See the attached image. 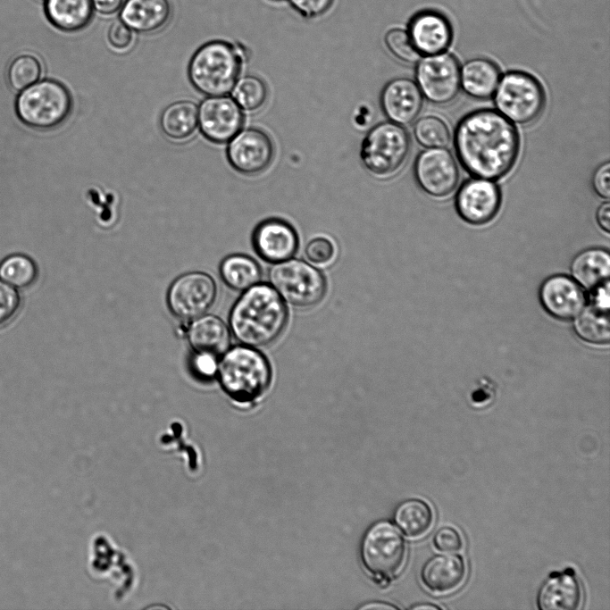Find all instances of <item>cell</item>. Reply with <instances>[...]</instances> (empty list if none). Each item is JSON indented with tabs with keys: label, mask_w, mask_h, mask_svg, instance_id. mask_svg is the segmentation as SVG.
Listing matches in <instances>:
<instances>
[{
	"label": "cell",
	"mask_w": 610,
	"mask_h": 610,
	"mask_svg": "<svg viewBox=\"0 0 610 610\" xmlns=\"http://www.w3.org/2000/svg\"><path fill=\"white\" fill-rule=\"evenodd\" d=\"M380 104L389 121L403 126L412 123L420 114L423 96L415 81L409 78H396L383 87Z\"/></svg>",
	"instance_id": "obj_18"
},
{
	"label": "cell",
	"mask_w": 610,
	"mask_h": 610,
	"mask_svg": "<svg viewBox=\"0 0 610 610\" xmlns=\"http://www.w3.org/2000/svg\"><path fill=\"white\" fill-rule=\"evenodd\" d=\"M120 10V20L142 34L163 29L171 18L169 0H125Z\"/></svg>",
	"instance_id": "obj_21"
},
{
	"label": "cell",
	"mask_w": 610,
	"mask_h": 610,
	"mask_svg": "<svg viewBox=\"0 0 610 610\" xmlns=\"http://www.w3.org/2000/svg\"><path fill=\"white\" fill-rule=\"evenodd\" d=\"M418 187L427 195L442 198L449 196L459 182V169L451 152L444 147L421 151L414 163Z\"/></svg>",
	"instance_id": "obj_12"
},
{
	"label": "cell",
	"mask_w": 610,
	"mask_h": 610,
	"mask_svg": "<svg viewBox=\"0 0 610 610\" xmlns=\"http://www.w3.org/2000/svg\"><path fill=\"white\" fill-rule=\"evenodd\" d=\"M198 124V108L191 101L180 100L166 106L160 116L162 132L173 140L189 138Z\"/></svg>",
	"instance_id": "obj_27"
},
{
	"label": "cell",
	"mask_w": 610,
	"mask_h": 610,
	"mask_svg": "<svg viewBox=\"0 0 610 610\" xmlns=\"http://www.w3.org/2000/svg\"><path fill=\"white\" fill-rule=\"evenodd\" d=\"M220 276L231 289L245 291L260 282L262 271L257 262L242 254L226 256L220 263Z\"/></svg>",
	"instance_id": "obj_29"
},
{
	"label": "cell",
	"mask_w": 610,
	"mask_h": 610,
	"mask_svg": "<svg viewBox=\"0 0 610 610\" xmlns=\"http://www.w3.org/2000/svg\"><path fill=\"white\" fill-rule=\"evenodd\" d=\"M15 109L21 121L29 127L49 130L70 116L73 101L69 89L54 79L37 81L20 91Z\"/></svg>",
	"instance_id": "obj_5"
},
{
	"label": "cell",
	"mask_w": 610,
	"mask_h": 610,
	"mask_svg": "<svg viewBox=\"0 0 610 610\" xmlns=\"http://www.w3.org/2000/svg\"><path fill=\"white\" fill-rule=\"evenodd\" d=\"M361 556L365 568L372 575L382 580L391 579L403 566L405 540L391 523L378 522L365 533Z\"/></svg>",
	"instance_id": "obj_9"
},
{
	"label": "cell",
	"mask_w": 610,
	"mask_h": 610,
	"mask_svg": "<svg viewBox=\"0 0 610 610\" xmlns=\"http://www.w3.org/2000/svg\"><path fill=\"white\" fill-rule=\"evenodd\" d=\"M573 319V330L581 340L592 345L608 344L609 308L589 302Z\"/></svg>",
	"instance_id": "obj_28"
},
{
	"label": "cell",
	"mask_w": 610,
	"mask_h": 610,
	"mask_svg": "<svg viewBox=\"0 0 610 610\" xmlns=\"http://www.w3.org/2000/svg\"><path fill=\"white\" fill-rule=\"evenodd\" d=\"M570 270L572 278L581 288L590 291L608 282L609 252L601 247L582 250L573 257Z\"/></svg>",
	"instance_id": "obj_25"
},
{
	"label": "cell",
	"mask_w": 610,
	"mask_h": 610,
	"mask_svg": "<svg viewBox=\"0 0 610 610\" xmlns=\"http://www.w3.org/2000/svg\"><path fill=\"white\" fill-rule=\"evenodd\" d=\"M21 305L18 290L0 280V328L15 317Z\"/></svg>",
	"instance_id": "obj_36"
},
{
	"label": "cell",
	"mask_w": 610,
	"mask_h": 610,
	"mask_svg": "<svg viewBox=\"0 0 610 610\" xmlns=\"http://www.w3.org/2000/svg\"><path fill=\"white\" fill-rule=\"evenodd\" d=\"M466 575V567L461 556L436 555L430 557L421 572L422 583L436 593H446L457 589Z\"/></svg>",
	"instance_id": "obj_23"
},
{
	"label": "cell",
	"mask_w": 610,
	"mask_h": 610,
	"mask_svg": "<svg viewBox=\"0 0 610 610\" xmlns=\"http://www.w3.org/2000/svg\"><path fill=\"white\" fill-rule=\"evenodd\" d=\"M124 0H91L94 10L103 15H111L118 12Z\"/></svg>",
	"instance_id": "obj_43"
},
{
	"label": "cell",
	"mask_w": 610,
	"mask_h": 610,
	"mask_svg": "<svg viewBox=\"0 0 610 610\" xmlns=\"http://www.w3.org/2000/svg\"><path fill=\"white\" fill-rule=\"evenodd\" d=\"M41 1H45V0H41Z\"/></svg>",
	"instance_id": "obj_47"
},
{
	"label": "cell",
	"mask_w": 610,
	"mask_h": 610,
	"mask_svg": "<svg viewBox=\"0 0 610 610\" xmlns=\"http://www.w3.org/2000/svg\"><path fill=\"white\" fill-rule=\"evenodd\" d=\"M500 80V70L491 60L473 58L460 68V86L468 96L476 99L491 97Z\"/></svg>",
	"instance_id": "obj_24"
},
{
	"label": "cell",
	"mask_w": 610,
	"mask_h": 610,
	"mask_svg": "<svg viewBox=\"0 0 610 610\" xmlns=\"http://www.w3.org/2000/svg\"><path fill=\"white\" fill-rule=\"evenodd\" d=\"M596 220L602 230L610 231V204L605 202L599 205L596 213Z\"/></svg>",
	"instance_id": "obj_44"
},
{
	"label": "cell",
	"mask_w": 610,
	"mask_h": 610,
	"mask_svg": "<svg viewBox=\"0 0 610 610\" xmlns=\"http://www.w3.org/2000/svg\"><path fill=\"white\" fill-rule=\"evenodd\" d=\"M216 297V283L208 273L189 272L180 275L171 283L166 303L176 318L191 321L206 313Z\"/></svg>",
	"instance_id": "obj_10"
},
{
	"label": "cell",
	"mask_w": 610,
	"mask_h": 610,
	"mask_svg": "<svg viewBox=\"0 0 610 610\" xmlns=\"http://www.w3.org/2000/svg\"><path fill=\"white\" fill-rule=\"evenodd\" d=\"M502 203L501 190L493 180L471 179L459 188L455 207L465 222L480 226L491 221L498 213Z\"/></svg>",
	"instance_id": "obj_13"
},
{
	"label": "cell",
	"mask_w": 610,
	"mask_h": 610,
	"mask_svg": "<svg viewBox=\"0 0 610 610\" xmlns=\"http://www.w3.org/2000/svg\"><path fill=\"white\" fill-rule=\"evenodd\" d=\"M187 340L192 352L221 356L230 345V330L218 316L203 314L191 320L187 330Z\"/></svg>",
	"instance_id": "obj_22"
},
{
	"label": "cell",
	"mask_w": 610,
	"mask_h": 610,
	"mask_svg": "<svg viewBox=\"0 0 610 610\" xmlns=\"http://www.w3.org/2000/svg\"><path fill=\"white\" fill-rule=\"evenodd\" d=\"M411 148L406 130L391 121L374 125L365 135L360 147L364 168L378 177L393 174L405 163Z\"/></svg>",
	"instance_id": "obj_7"
},
{
	"label": "cell",
	"mask_w": 610,
	"mask_h": 610,
	"mask_svg": "<svg viewBox=\"0 0 610 610\" xmlns=\"http://www.w3.org/2000/svg\"><path fill=\"white\" fill-rule=\"evenodd\" d=\"M432 520L431 508L425 501L418 498L402 502L395 514L397 526L409 538L423 535L430 529Z\"/></svg>",
	"instance_id": "obj_30"
},
{
	"label": "cell",
	"mask_w": 610,
	"mask_h": 610,
	"mask_svg": "<svg viewBox=\"0 0 610 610\" xmlns=\"http://www.w3.org/2000/svg\"><path fill=\"white\" fill-rule=\"evenodd\" d=\"M133 38V31L121 20L113 22L108 29L107 39L114 49H127L132 44Z\"/></svg>",
	"instance_id": "obj_40"
},
{
	"label": "cell",
	"mask_w": 610,
	"mask_h": 610,
	"mask_svg": "<svg viewBox=\"0 0 610 610\" xmlns=\"http://www.w3.org/2000/svg\"><path fill=\"white\" fill-rule=\"evenodd\" d=\"M407 32L421 55L443 53L452 40V30L447 20L434 12H422L410 21Z\"/></svg>",
	"instance_id": "obj_19"
},
{
	"label": "cell",
	"mask_w": 610,
	"mask_h": 610,
	"mask_svg": "<svg viewBox=\"0 0 610 610\" xmlns=\"http://www.w3.org/2000/svg\"><path fill=\"white\" fill-rule=\"evenodd\" d=\"M493 95L497 112L521 125L535 121L546 105L542 84L532 74L522 71L505 73Z\"/></svg>",
	"instance_id": "obj_6"
},
{
	"label": "cell",
	"mask_w": 610,
	"mask_h": 610,
	"mask_svg": "<svg viewBox=\"0 0 610 610\" xmlns=\"http://www.w3.org/2000/svg\"><path fill=\"white\" fill-rule=\"evenodd\" d=\"M592 187L597 196L608 199L610 196V163L600 164L593 173Z\"/></svg>",
	"instance_id": "obj_42"
},
{
	"label": "cell",
	"mask_w": 610,
	"mask_h": 610,
	"mask_svg": "<svg viewBox=\"0 0 610 610\" xmlns=\"http://www.w3.org/2000/svg\"><path fill=\"white\" fill-rule=\"evenodd\" d=\"M244 122L242 109L232 97L208 96L198 109V124L203 136L210 142H229Z\"/></svg>",
	"instance_id": "obj_15"
},
{
	"label": "cell",
	"mask_w": 610,
	"mask_h": 610,
	"mask_svg": "<svg viewBox=\"0 0 610 610\" xmlns=\"http://www.w3.org/2000/svg\"><path fill=\"white\" fill-rule=\"evenodd\" d=\"M385 45L395 57L407 63H417L422 56L414 46L407 30L403 29H389L385 35Z\"/></svg>",
	"instance_id": "obj_35"
},
{
	"label": "cell",
	"mask_w": 610,
	"mask_h": 610,
	"mask_svg": "<svg viewBox=\"0 0 610 610\" xmlns=\"http://www.w3.org/2000/svg\"><path fill=\"white\" fill-rule=\"evenodd\" d=\"M226 155L230 166L244 175H256L271 164L274 155L272 139L257 128L241 129L230 141Z\"/></svg>",
	"instance_id": "obj_14"
},
{
	"label": "cell",
	"mask_w": 610,
	"mask_h": 610,
	"mask_svg": "<svg viewBox=\"0 0 610 610\" xmlns=\"http://www.w3.org/2000/svg\"><path fill=\"white\" fill-rule=\"evenodd\" d=\"M433 544L439 551L453 553L461 550L463 540L455 528L444 526L436 531L433 537Z\"/></svg>",
	"instance_id": "obj_39"
},
{
	"label": "cell",
	"mask_w": 610,
	"mask_h": 610,
	"mask_svg": "<svg viewBox=\"0 0 610 610\" xmlns=\"http://www.w3.org/2000/svg\"><path fill=\"white\" fill-rule=\"evenodd\" d=\"M288 313L278 292L266 283L243 291L230 309L229 329L242 345L265 347L286 328Z\"/></svg>",
	"instance_id": "obj_2"
},
{
	"label": "cell",
	"mask_w": 610,
	"mask_h": 610,
	"mask_svg": "<svg viewBox=\"0 0 610 610\" xmlns=\"http://www.w3.org/2000/svg\"><path fill=\"white\" fill-rule=\"evenodd\" d=\"M582 599L581 584L572 568L551 572L541 584L537 595L540 610H574Z\"/></svg>",
	"instance_id": "obj_20"
},
{
	"label": "cell",
	"mask_w": 610,
	"mask_h": 610,
	"mask_svg": "<svg viewBox=\"0 0 610 610\" xmlns=\"http://www.w3.org/2000/svg\"><path fill=\"white\" fill-rule=\"evenodd\" d=\"M247 58L245 48L224 40L202 45L192 55L188 76L191 85L208 96H225L238 80Z\"/></svg>",
	"instance_id": "obj_4"
},
{
	"label": "cell",
	"mask_w": 610,
	"mask_h": 610,
	"mask_svg": "<svg viewBox=\"0 0 610 610\" xmlns=\"http://www.w3.org/2000/svg\"><path fill=\"white\" fill-rule=\"evenodd\" d=\"M219 358L208 353L193 352L190 358L192 372L201 380L213 379L216 377Z\"/></svg>",
	"instance_id": "obj_38"
},
{
	"label": "cell",
	"mask_w": 610,
	"mask_h": 610,
	"mask_svg": "<svg viewBox=\"0 0 610 610\" xmlns=\"http://www.w3.org/2000/svg\"><path fill=\"white\" fill-rule=\"evenodd\" d=\"M299 239L295 228L280 218H268L256 225L252 234V245L256 254L272 263L293 257Z\"/></svg>",
	"instance_id": "obj_16"
},
{
	"label": "cell",
	"mask_w": 610,
	"mask_h": 610,
	"mask_svg": "<svg viewBox=\"0 0 610 610\" xmlns=\"http://www.w3.org/2000/svg\"><path fill=\"white\" fill-rule=\"evenodd\" d=\"M415 82L422 96L435 104H447L460 90V65L451 54L425 55L417 62Z\"/></svg>",
	"instance_id": "obj_11"
},
{
	"label": "cell",
	"mask_w": 610,
	"mask_h": 610,
	"mask_svg": "<svg viewBox=\"0 0 610 610\" xmlns=\"http://www.w3.org/2000/svg\"><path fill=\"white\" fill-rule=\"evenodd\" d=\"M416 141L427 148L444 147L450 142V130L447 123L435 115L419 118L414 126Z\"/></svg>",
	"instance_id": "obj_33"
},
{
	"label": "cell",
	"mask_w": 610,
	"mask_h": 610,
	"mask_svg": "<svg viewBox=\"0 0 610 610\" xmlns=\"http://www.w3.org/2000/svg\"><path fill=\"white\" fill-rule=\"evenodd\" d=\"M216 378L232 401L247 405L267 391L272 369L263 354L255 347L241 344L230 347L220 356Z\"/></svg>",
	"instance_id": "obj_3"
},
{
	"label": "cell",
	"mask_w": 610,
	"mask_h": 610,
	"mask_svg": "<svg viewBox=\"0 0 610 610\" xmlns=\"http://www.w3.org/2000/svg\"><path fill=\"white\" fill-rule=\"evenodd\" d=\"M94 11L91 0H45L47 20L64 32H77L88 27Z\"/></svg>",
	"instance_id": "obj_26"
},
{
	"label": "cell",
	"mask_w": 610,
	"mask_h": 610,
	"mask_svg": "<svg viewBox=\"0 0 610 610\" xmlns=\"http://www.w3.org/2000/svg\"><path fill=\"white\" fill-rule=\"evenodd\" d=\"M305 254L311 263L324 265L333 259L335 248L332 242L327 238L317 237L308 242Z\"/></svg>",
	"instance_id": "obj_37"
},
{
	"label": "cell",
	"mask_w": 610,
	"mask_h": 610,
	"mask_svg": "<svg viewBox=\"0 0 610 610\" xmlns=\"http://www.w3.org/2000/svg\"><path fill=\"white\" fill-rule=\"evenodd\" d=\"M288 2L301 15L313 18L326 13L333 0H288Z\"/></svg>",
	"instance_id": "obj_41"
},
{
	"label": "cell",
	"mask_w": 610,
	"mask_h": 610,
	"mask_svg": "<svg viewBox=\"0 0 610 610\" xmlns=\"http://www.w3.org/2000/svg\"><path fill=\"white\" fill-rule=\"evenodd\" d=\"M230 92L238 106L248 112L260 109L268 96L267 86L262 79L255 75H246L238 79Z\"/></svg>",
	"instance_id": "obj_32"
},
{
	"label": "cell",
	"mask_w": 610,
	"mask_h": 610,
	"mask_svg": "<svg viewBox=\"0 0 610 610\" xmlns=\"http://www.w3.org/2000/svg\"><path fill=\"white\" fill-rule=\"evenodd\" d=\"M38 277V268L32 258L13 254L0 263V280L17 288L31 287Z\"/></svg>",
	"instance_id": "obj_31"
},
{
	"label": "cell",
	"mask_w": 610,
	"mask_h": 610,
	"mask_svg": "<svg viewBox=\"0 0 610 610\" xmlns=\"http://www.w3.org/2000/svg\"><path fill=\"white\" fill-rule=\"evenodd\" d=\"M411 608H412V609H431V610H433V609H441L440 606H437V605H435V604H430V603L422 604V605H416V606H412Z\"/></svg>",
	"instance_id": "obj_46"
},
{
	"label": "cell",
	"mask_w": 610,
	"mask_h": 610,
	"mask_svg": "<svg viewBox=\"0 0 610 610\" xmlns=\"http://www.w3.org/2000/svg\"><path fill=\"white\" fill-rule=\"evenodd\" d=\"M539 298L544 310L559 321L573 319L587 301L582 288L572 277L564 274L547 278L539 287Z\"/></svg>",
	"instance_id": "obj_17"
},
{
	"label": "cell",
	"mask_w": 610,
	"mask_h": 610,
	"mask_svg": "<svg viewBox=\"0 0 610 610\" xmlns=\"http://www.w3.org/2000/svg\"><path fill=\"white\" fill-rule=\"evenodd\" d=\"M360 608H362V609H375V608H379V609H397V607H396V606H392V605L385 604V603H374V604L371 603V604L365 605V606H361Z\"/></svg>",
	"instance_id": "obj_45"
},
{
	"label": "cell",
	"mask_w": 610,
	"mask_h": 610,
	"mask_svg": "<svg viewBox=\"0 0 610 610\" xmlns=\"http://www.w3.org/2000/svg\"><path fill=\"white\" fill-rule=\"evenodd\" d=\"M42 68L39 61L29 54L19 55L13 60L7 71L10 86L21 91L38 81Z\"/></svg>",
	"instance_id": "obj_34"
},
{
	"label": "cell",
	"mask_w": 610,
	"mask_h": 610,
	"mask_svg": "<svg viewBox=\"0 0 610 610\" xmlns=\"http://www.w3.org/2000/svg\"><path fill=\"white\" fill-rule=\"evenodd\" d=\"M453 141L463 168L475 178L489 180L506 177L520 153V137L514 125L489 108L463 116L455 128Z\"/></svg>",
	"instance_id": "obj_1"
},
{
	"label": "cell",
	"mask_w": 610,
	"mask_h": 610,
	"mask_svg": "<svg viewBox=\"0 0 610 610\" xmlns=\"http://www.w3.org/2000/svg\"><path fill=\"white\" fill-rule=\"evenodd\" d=\"M268 279L283 301L296 307L316 305L323 299L327 290L322 272L298 259L290 258L273 263L269 270Z\"/></svg>",
	"instance_id": "obj_8"
}]
</instances>
